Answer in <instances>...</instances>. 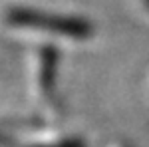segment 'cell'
<instances>
[{"label":"cell","instance_id":"1","mask_svg":"<svg viewBox=\"0 0 149 147\" xmlns=\"http://www.w3.org/2000/svg\"><path fill=\"white\" fill-rule=\"evenodd\" d=\"M6 20L10 26L16 28H28V30L48 32L66 38H88L93 32V26L86 18L40 12L34 8H12L6 14Z\"/></svg>","mask_w":149,"mask_h":147},{"label":"cell","instance_id":"2","mask_svg":"<svg viewBox=\"0 0 149 147\" xmlns=\"http://www.w3.org/2000/svg\"><path fill=\"white\" fill-rule=\"evenodd\" d=\"M32 90L36 98L44 105H54L56 100V70H58V52L52 46H42L34 54L32 64Z\"/></svg>","mask_w":149,"mask_h":147},{"label":"cell","instance_id":"3","mask_svg":"<svg viewBox=\"0 0 149 147\" xmlns=\"http://www.w3.org/2000/svg\"><path fill=\"white\" fill-rule=\"evenodd\" d=\"M24 147H86L84 139L78 135H46V137H36Z\"/></svg>","mask_w":149,"mask_h":147},{"label":"cell","instance_id":"4","mask_svg":"<svg viewBox=\"0 0 149 147\" xmlns=\"http://www.w3.org/2000/svg\"><path fill=\"white\" fill-rule=\"evenodd\" d=\"M111 147H129V145H127L125 141H117V143H113Z\"/></svg>","mask_w":149,"mask_h":147},{"label":"cell","instance_id":"5","mask_svg":"<svg viewBox=\"0 0 149 147\" xmlns=\"http://www.w3.org/2000/svg\"><path fill=\"white\" fill-rule=\"evenodd\" d=\"M143 2H145V6H147V8H149V0H143Z\"/></svg>","mask_w":149,"mask_h":147}]
</instances>
